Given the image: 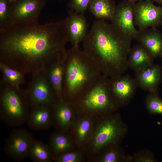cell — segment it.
<instances>
[{"instance_id": "cell-26", "label": "cell", "mask_w": 162, "mask_h": 162, "mask_svg": "<svg viewBox=\"0 0 162 162\" xmlns=\"http://www.w3.org/2000/svg\"><path fill=\"white\" fill-rule=\"evenodd\" d=\"M0 69L2 72L4 79L7 82L13 86L18 88L23 81V73L12 68L5 64L0 62Z\"/></svg>"}, {"instance_id": "cell-7", "label": "cell", "mask_w": 162, "mask_h": 162, "mask_svg": "<svg viewBox=\"0 0 162 162\" xmlns=\"http://www.w3.org/2000/svg\"><path fill=\"white\" fill-rule=\"evenodd\" d=\"M134 22L138 29L156 28L162 25V7L150 0H141L134 4Z\"/></svg>"}, {"instance_id": "cell-28", "label": "cell", "mask_w": 162, "mask_h": 162, "mask_svg": "<svg viewBox=\"0 0 162 162\" xmlns=\"http://www.w3.org/2000/svg\"><path fill=\"white\" fill-rule=\"evenodd\" d=\"M11 4L9 0H0V31L6 29L11 25Z\"/></svg>"}, {"instance_id": "cell-3", "label": "cell", "mask_w": 162, "mask_h": 162, "mask_svg": "<svg viewBox=\"0 0 162 162\" xmlns=\"http://www.w3.org/2000/svg\"><path fill=\"white\" fill-rule=\"evenodd\" d=\"M64 64L63 98L73 104L103 75L96 63L79 47L67 50Z\"/></svg>"}, {"instance_id": "cell-4", "label": "cell", "mask_w": 162, "mask_h": 162, "mask_svg": "<svg viewBox=\"0 0 162 162\" xmlns=\"http://www.w3.org/2000/svg\"><path fill=\"white\" fill-rule=\"evenodd\" d=\"M128 130L118 112L97 117L92 138L85 150L88 161L106 148L120 145Z\"/></svg>"}, {"instance_id": "cell-20", "label": "cell", "mask_w": 162, "mask_h": 162, "mask_svg": "<svg viewBox=\"0 0 162 162\" xmlns=\"http://www.w3.org/2000/svg\"><path fill=\"white\" fill-rule=\"evenodd\" d=\"M49 142L54 157L77 148L69 132L56 130L50 135Z\"/></svg>"}, {"instance_id": "cell-17", "label": "cell", "mask_w": 162, "mask_h": 162, "mask_svg": "<svg viewBox=\"0 0 162 162\" xmlns=\"http://www.w3.org/2000/svg\"><path fill=\"white\" fill-rule=\"evenodd\" d=\"M68 17V41L72 46L79 47L87 34L88 24L83 14L70 12Z\"/></svg>"}, {"instance_id": "cell-8", "label": "cell", "mask_w": 162, "mask_h": 162, "mask_svg": "<svg viewBox=\"0 0 162 162\" xmlns=\"http://www.w3.org/2000/svg\"><path fill=\"white\" fill-rule=\"evenodd\" d=\"M44 4V0H18L12 3L10 10L11 25L38 22V17Z\"/></svg>"}, {"instance_id": "cell-29", "label": "cell", "mask_w": 162, "mask_h": 162, "mask_svg": "<svg viewBox=\"0 0 162 162\" xmlns=\"http://www.w3.org/2000/svg\"><path fill=\"white\" fill-rule=\"evenodd\" d=\"M153 153L148 149L137 151L132 155H129L128 162H156Z\"/></svg>"}, {"instance_id": "cell-11", "label": "cell", "mask_w": 162, "mask_h": 162, "mask_svg": "<svg viewBox=\"0 0 162 162\" xmlns=\"http://www.w3.org/2000/svg\"><path fill=\"white\" fill-rule=\"evenodd\" d=\"M97 117L77 114L69 133L77 148L85 151L92 136Z\"/></svg>"}, {"instance_id": "cell-32", "label": "cell", "mask_w": 162, "mask_h": 162, "mask_svg": "<svg viewBox=\"0 0 162 162\" xmlns=\"http://www.w3.org/2000/svg\"><path fill=\"white\" fill-rule=\"evenodd\" d=\"M130 2H131L133 3H136V2H138L141 0H128Z\"/></svg>"}, {"instance_id": "cell-16", "label": "cell", "mask_w": 162, "mask_h": 162, "mask_svg": "<svg viewBox=\"0 0 162 162\" xmlns=\"http://www.w3.org/2000/svg\"><path fill=\"white\" fill-rule=\"evenodd\" d=\"M138 87L148 92L158 90L162 79V68L153 63L135 72V78Z\"/></svg>"}, {"instance_id": "cell-21", "label": "cell", "mask_w": 162, "mask_h": 162, "mask_svg": "<svg viewBox=\"0 0 162 162\" xmlns=\"http://www.w3.org/2000/svg\"><path fill=\"white\" fill-rule=\"evenodd\" d=\"M116 7L112 0H91L88 8L91 13L99 20L110 21Z\"/></svg>"}, {"instance_id": "cell-13", "label": "cell", "mask_w": 162, "mask_h": 162, "mask_svg": "<svg viewBox=\"0 0 162 162\" xmlns=\"http://www.w3.org/2000/svg\"><path fill=\"white\" fill-rule=\"evenodd\" d=\"M42 73L36 76L30 90L29 98L32 106L45 105L52 106L57 99L48 77Z\"/></svg>"}, {"instance_id": "cell-30", "label": "cell", "mask_w": 162, "mask_h": 162, "mask_svg": "<svg viewBox=\"0 0 162 162\" xmlns=\"http://www.w3.org/2000/svg\"><path fill=\"white\" fill-rule=\"evenodd\" d=\"M91 0H70V5L75 12L82 14L88 8Z\"/></svg>"}, {"instance_id": "cell-10", "label": "cell", "mask_w": 162, "mask_h": 162, "mask_svg": "<svg viewBox=\"0 0 162 162\" xmlns=\"http://www.w3.org/2000/svg\"><path fill=\"white\" fill-rule=\"evenodd\" d=\"M109 82L112 96L120 108L129 103L138 88L135 78L128 75L109 78Z\"/></svg>"}, {"instance_id": "cell-14", "label": "cell", "mask_w": 162, "mask_h": 162, "mask_svg": "<svg viewBox=\"0 0 162 162\" xmlns=\"http://www.w3.org/2000/svg\"><path fill=\"white\" fill-rule=\"evenodd\" d=\"M52 107L53 125L56 130L69 132L77 115L73 104L63 98L57 100Z\"/></svg>"}, {"instance_id": "cell-31", "label": "cell", "mask_w": 162, "mask_h": 162, "mask_svg": "<svg viewBox=\"0 0 162 162\" xmlns=\"http://www.w3.org/2000/svg\"><path fill=\"white\" fill-rule=\"evenodd\" d=\"M153 2H156L158 4H162V0H150Z\"/></svg>"}, {"instance_id": "cell-25", "label": "cell", "mask_w": 162, "mask_h": 162, "mask_svg": "<svg viewBox=\"0 0 162 162\" xmlns=\"http://www.w3.org/2000/svg\"><path fill=\"white\" fill-rule=\"evenodd\" d=\"M144 103L149 114L162 116V100L159 95L158 90L148 92Z\"/></svg>"}, {"instance_id": "cell-18", "label": "cell", "mask_w": 162, "mask_h": 162, "mask_svg": "<svg viewBox=\"0 0 162 162\" xmlns=\"http://www.w3.org/2000/svg\"><path fill=\"white\" fill-rule=\"evenodd\" d=\"M26 122L33 130L47 129L53 124L52 106L42 105L33 107L29 112Z\"/></svg>"}, {"instance_id": "cell-12", "label": "cell", "mask_w": 162, "mask_h": 162, "mask_svg": "<svg viewBox=\"0 0 162 162\" xmlns=\"http://www.w3.org/2000/svg\"><path fill=\"white\" fill-rule=\"evenodd\" d=\"M133 4L128 0L120 3L116 6L110 20L116 28L132 39H134L137 30L134 22Z\"/></svg>"}, {"instance_id": "cell-34", "label": "cell", "mask_w": 162, "mask_h": 162, "mask_svg": "<svg viewBox=\"0 0 162 162\" xmlns=\"http://www.w3.org/2000/svg\"><path fill=\"white\" fill-rule=\"evenodd\" d=\"M160 58H161V63H162V67H161V68H162V56H161V57Z\"/></svg>"}, {"instance_id": "cell-15", "label": "cell", "mask_w": 162, "mask_h": 162, "mask_svg": "<svg viewBox=\"0 0 162 162\" xmlns=\"http://www.w3.org/2000/svg\"><path fill=\"white\" fill-rule=\"evenodd\" d=\"M154 58L162 55V33L156 28L138 29L134 38Z\"/></svg>"}, {"instance_id": "cell-9", "label": "cell", "mask_w": 162, "mask_h": 162, "mask_svg": "<svg viewBox=\"0 0 162 162\" xmlns=\"http://www.w3.org/2000/svg\"><path fill=\"white\" fill-rule=\"evenodd\" d=\"M34 138L26 129H14L7 138L4 151L7 155L16 161H20L28 157V150Z\"/></svg>"}, {"instance_id": "cell-22", "label": "cell", "mask_w": 162, "mask_h": 162, "mask_svg": "<svg viewBox=\"0 0 162 162\" xmlns=\"http://www.w3.org/2000/svg\"><path fill=\"white\" fill-rule=\"evenodd\" d=\"M129 155L126 154L124 149L120 145L109 147L94 157L92 162H128Z\"/></svg>"}, {"instance_id": "cell-5", "label": "cell", "mask_w": 162, "mask_h": 162, "mask_svg": "<svg viewBox=\"0 0 162 162\" xmlns=\"http://www.w3.org/2000/svg\"><path fill=\"white\" fill-rule=\"evenodd\" d=\"M73 104L77 114L95 117L117 112L120 108L111 94L109 78L104 75Z\"/></svg>"}, {"instance_id": "cell-23", "label": "cell", "mask_w": 162, "mask_h": 162, "mask_svg": "<svg viewBox=\"0 0 162 162\" xmlns=\"http://www.w3.org/2000/svg\"><path fill=\"white\" fill-rule=\"evenodd\" d=\"M28 157L35 162H51L54 158L49 146L34 139L30 147Z\"/></svg>"}, {"instance_id": "cell-1", "label": "cell", "mask_w": 162, "mask_h": 162, "mask_svg": "<svg viewBox=\"0 0 162 162\" xmlns=\"http://www.w3.org/2000/svg\"><path fill=\"white\" fill-rule=\"evenodd\" d=\"M68 22L14 24L0 31L1 62L35 77L48 72L65 58Z\"/></svg>"}, {"instance_id": "cell-2", "label": "cell", "mask_w": 162, "mask_h": 162, "mask_svg": "<svg viewBox=\"0 0 162 162\" xmlns=\"http://www.w3.org/2000/svg\"><path fill=\"white\" fill-rule=\"evenodd\" d=\"M132 39L106 21H95L83 42V51L97 64L102 74L111 78L129 68L128 58Z\"/></svg>"}, {"instance_id": "cell-19", "label": "cell", "mask_w": 162, "mask_h": 162, "mask_svg": "<svg viewBox=\"0 0 162 162\" xmlns=\"http://www.w3.org/2000/svg\"><path fill=\"white\" fill-rule=\"evenodd\" d=\"M154 59L142 46L136 44L131 47L128 54L129 68L136 72L153 63Z\"/></svg>"}, {"instance_id": "cell-27", "label": "cell", "mask_w": 162, "mask_h": 162, "mask_svg": "<svg viewBox=\"0 0 162 162\" xmlns=\"http://www.w3.org/2000/svg\"><path fill=\"white\" fill-rule=\"evenodd\" d=\"M87 160L85 151L76 148L54 157L55 162H84Z\"/></svg>"}, {"instance_id": "cell-24", "label": "cell", "mask_w": 162, "mask_h": 162, "mask_svg": "<svg viewBox=\"0 0 162 162\" xmlns=\"http://www.w3.org/2000/svg\"><path fill=\"white\" fill-rule=\"evenodd\" d=\"M63 61L52 66L48 72V79L57 100L63 99V83L64 70Z\"/></svg>"}, {"instance_id": "cell-33", "label": "cell", "mask_w": 162, "mask_h": 162, "mask_svg": "<svg viewBox=\"0 0 162 162\" xmlns=\"http://www.w3.org/2000/svg\"><path fill=\"white\" fill-rule=\"evenodd\" d=\"M11 3H13L17 1L18 0H9Z\"/></svg>"}, {"instance_id": "cell-6", "label": "cell", "mask_w": 162, "mask_h": 162, "mask_svg": "<svg viewBox=\"0 0 162 162\" xmlns=\"http://www.w3.org/2000/svg\"><path fill=\"white\" fill-rule=\"evenodd\" d=\"M0 118L6 124L20 126L27 121L29 112L25 108L19 95L11 90L5 91L1 100Z\"/></svg>"}]
</instances>
